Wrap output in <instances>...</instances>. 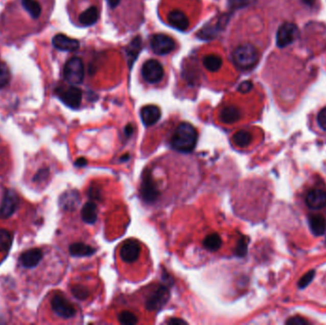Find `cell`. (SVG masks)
Masks as SVG:
<instances>
[{
	"label": "cell",
	"mask_w": 326,
	"mask_h": 325,
	"mask_svg": "<svg viewBox=\"0 0 326 325\" xmlns=\"http://www.w3.org/2000/svg\"><path fill=\"white\" fill-rule=\"evenodd\" d=\"M255 1V0H229V5L232 9L238 10V9H242V8L250 6Z\"/></svg>",
	"instance_id": "obj_34"
},
{
	"label": "cell",
	"mask_w": 326,
	"mask_h": 325,
	"mask_svg": "<svg viewBox=\"0 0 326 325\" xmlns=\"http://www.w3.org/2000/svg\"><path fill=\"white\" fill-rule=\"evenodd\" d=\"M86 164V160L84 158H79L77 161H76V165L77 166H84Z\"/></svg>",
	"instance_id": "obj_40"
},
{
	"label": "cell",
	"mask_w": 326,
	"mask_h": 325,
	"mask_svg": "<svg viewBox=\"0 0 326 325\" xmlns=\"http://www.w3.org/2000/svg\"><path fill=\"white\" fill-rule=\"evenodd\" d=\"M99 9L95 6H91L80 14L78 17V21L82 26H92L99 20Z\"/></svg>",
	"instance_id": "obj_20"
},
{
	"label": "cell",
	"mask_w": 326,
	"mask_h": 325,
	"mask_svg": "<svg viewBox=\"0 0 326 325\" xmlns=\"http://www.w3.org/2000/svg\"><path fill=\"white\" fill-rule=\"evenodd\" d=\"M315 271L311 270L309 271L308 273H306L305 276H301L300 280L298 281V287L299 289H304L307 285H309L310 283H312L314 277H315Z\"/></svg>",
	"instance_id": "obj_32"
},
{
	"label": "cell",
	"mask_w": 326,
	"mask_h": 325,
	"mask_svg": "<svg viewBox=\"0 0 326 325\" xmlns=\"http://www.w3.org/2000/svg\"><path fill=\"white\" fill-rule=\"evenodd\" d=\"M318 123L319 127L326 131V107L321 109L318 114Z\"/></svg>",
	"instance_id": "obj_37"
},
{
	"label": "cell",
	"mask_w": 326,
	"mask_h": 325,
	"mask_svg": "<svg viewBox=\"0 0 326 325\" xmlns=\"http://www.w3.org/2000/svg\"><path fill=\"white\" fill-rule=\"evenodd\" d=\"M203 247L210 252H216L222 246V239L219 234H210L202 241Z\"/></svg>",
	"instance_id": "obj_25"
},
{
	"label": "cell",
	"mask_w": 326,
	"mask_h": 325,
	"mask_svg": "<svg viewBox=\"0 0 326 325\" xmlns=\"http://www.w3.org/2000/svg\"><path fill=\"white\" fill-rule=\"evenodd\" d=\"M198 132L196 128L188 122L180 123L171 137L172 147L179 152H192L198 142Z\"/></svg>",
	"instance_id": "obj_1"
},
{
	"label": "cell",
	"mask_w": 326,
	"mask_h": 325,
	"mask_svg": "<svg viewBox=\"0 0 326 325\" xmlns=\"http://www.w3.org/2000/svg\"><path fill=\"white\" fill-rule=\"evenodd\" d=\"M220 121L225 124H233L235 122L240 121L241 119V111L238 107L233 105H228L220 111Z\"/></svg>",
	"instance_id": "obj_19"
},
{
	"label": "cell",
	"mask_w": 326,
	"mask_h": 325,
	"mask_svg": "<svg viewBox=\"0 0 326 325\" xmlns=\"http://www.w3.org/2000/svg\"><path fill=\"white\" fill-rule=\"evenodd\" d=\"M185 323L184 320H182V319H178V318H175V319H171L170 321H169V323Z\"/></svg>",
	"instance_id": "obj_42"
},
{
	"label": "cell",
	"mask_w": 326,
	"mask_h": 325,
	"mask_svg": "<svg viewBox=\"0 0 326 325\" xmlns=\"http://www.w3.org/2000/svg\"><path fill=\"white\" fill-rule=\"evenodd\" d=\"M51 306L54 312L60 318H74L77 314L75 306L61 294H57L53 297L51 300Z\"/></svg>",
	"instance_id": "obj_7"
},
{
	"label": "cell",
	"mask_w": 326,
	"mask_h": 325,
	"mask_svg": "<svg viewBox=\"0 0 326 325\" xmlns=\"http://www.w3.org/2000/svg\"><path fill=\"white\" fill-rule=\"evenodd\" d=\"M259 60V51L250 43L241 44L233 52L235 65L241 70H249L255 66Z\"/></svg>",
	"instance_id": "obj_2"
},
{
	"label": "cell",
	"mask_w": 326,
	"mask_h": 325,
	"mask_svg": "<svg viewBox=\"0 0 326 325\" xmlns=\"http://www.w3.org/2000/svg\"><path fill=\"white\" fill-rule=\"evenodd\" d=\"M305 201L310 209H322L326 206V192L321 189H314L307 194Z\"/></svg>",
	"instance_id": "obj_14"
},
{
	"label": "cell",
	"mask_w": 326,
	"mask_h": 325,
	"mask_svg": "<svg viewBox=\"0 0 326 325\" xmlns=\"http://www.w3.org/2000/svg\"><path fill=\"white\" fill-rule=\"evenodd\" d=\"M252 89H253V83L251 81H243V82H241L238 88L239 92H242V94L249 92Z\"/></svg>",
	"instance_id": "obj_38"
},
{
	"label": "cell",
	"mask_w": 326,
	"mask_h": 325,
	"mask_svg": "<svg viewBox=\"0 0 326 325\" xmlns=\"http://www.w3.org/2000/svg\"><path fill=\"white\" fill-rule=\"evenodd\" d=\"M19 205V198L14 190L5 192L2 203L0 205V218L9 219L14 215Z\"/></svg>",
	"instance_id": "obj_11"
},
{
	"label": "cell",
	"mask_w": 326,
	"mask_h": 325,
	"mask_svg": "<svg viewBox=\"0 0 326 325\" xmlns=\"http://www.w3.org/2000/svg\"><path fill=\"white\" fill-rule=\"evenodd\" d=\"M49 174H50V170L48 168H42V169L39 170L35 177L33 178V180L35 182H42L44 180L47 179V177H49Z\"/></svg>",
	"instance_id": "obj_35"
},
{
	"label": "cell",
	"mask_w": 326,
	"mask_h": 325,
	"mask_svg": "<svg viewBox=\"0 0 326 325\" xmlns=\"http://www.w3.org/2000/svg\"><path fill=\"white\" fill-rule=\"evenodd\" d=\"M72 293L75 297L78 298V299H86L88 296H89V291L87 288H85L84 286H80V285H77V286H74L72 288Z\"/></svg>",
	"instance_id": "obj_33"
},
{
	"label": "cell",
	"mask_w": 326,
	"mask_h": 325,
	"mask_svg": "<svg viewBox=\"0 0 326 325\" xmlns=\"http://www.w3.org/2000/svg\"><path fill=\"white\" fill-rule=\"evenodd\" d=\"M169 298L168 288L159 285L156 289L153 290L146 299V307L148 310L156 311L159 310Z\"/></svg>",
	"instance_id": "obj_9"
},
{
	"label": "cell",
	"mask_w": 326,
	"mask_h": 325,
	"mask_svg": "<svg viewBox=\"0 0 326 325\" xmlns=\"http://www.w3.org/2000/svg\"><path fill=\"white\" fill-rule=\"evenodd\" d=\"M106 1L108 5L112 9L117 7L120 4V2H121V0H106Z\"/></svg>",
	"instance_id": "obj_39"
},
{
	"label": "cell",
	"mask_w": 326,
	"mask_h": 325,
	"mask_svg": "<svg viewBox=\"0 0 326 325\" xmlns=\"http://www.w3.org/2000/svg\"><path fill=\"white\" fill-rule=\"evenodd\" d=\"M301 1L307 6H313L315 4V2H316V0H301Z\"/></svg>",
	"instance_id": "obj_41"
},
{
	"label": "cell",
	"mask_w": 326,
	"mask_h": 325,
	"mask_svg": "<svg viewBox=\"0 0 326 325\" xmlns=\"http://www.w3.org/2000/svg\"><path fill=\"white\" fill-rule=\"evenodd\" d=\"M285 323L287 325H307L308 321L300 317H292L289 319H287Z\"/></svg>",
	"instance_id": "obj_36"
},
{
	"label": "cell",
	"mask_w": 326,
	"mask_h": 325,
	"mask_svg": "<svg viewBox=\"0 0 326 325\" xmlns=\"http://www.w3.org/2000/svg\"><path fill=\"white\" fill-rule=\"evenodd\" d=\"M22 6L33 19H37L42 12L41 5L36 0H21Z\"/></svg>",
	"instance_id": "obj_26"
},
{
	"label": "cell",
	"mask_w": 326,
	"mask_h": 325,
	"mask_svg": "<svg viewBox=\"0 0 326 325\" xmlns=\"http://www.w3.org/2000/svg\"><path fill=\"white\" fill-rule=\"evenodd\" d=\"M118 319L121 324H135L138 322V318H136L135 314L133 312L126 310L121 312L118 315Z\"/></svg>",
	"instance_id": "obj_30"
},
{
	"label": "cell",
	"mask_w": 326,
	"mask_h": 325,
	"mask_svg": "<svg viewBox=\"0 0 326 325\" xmlns=\"http://www.w3.org/2000/svg\"><path fill=\"white\" fill-rule=\"evenodd\" d=\"M203 65L208 71H219L222 66V58L218 55L206 56L203 59Z\"/></svg>",
	"instance_id": "obj_28"
},
{
	"label": "cell",
	"mask_w": 326,
	"mask_h": 325,
	"mask_svg": "<svg viewBox=\"0 0 326 325\" xmlns=\"http://www.w3.org/2000/svg\"><path fill=\"white\" fill-rule=\"evenodd\" d=\"M298 29L293 23H284L276 33V45L280 48H285L298 39Z\"/></svg>",
	"instance_id": "obj_8"
},
{
	"label": "cell",
	"mask_w": 326,
	"mask_h": 325,
	"mask_svg": "<svg viewBox=\"0 0 326 325\" xmlns=\"http://www.w3.org/2000/svg\"><path fill=\"white\" fill-rule=\"evenodd\" d=\"M81 219L88 224H94L96 222L98 219V207L95 201H89L83 206L81 210Z\"/></svg>",
	"instance_id": "obj_22"
},
{
	"label": "cell",
	"mask_w": 326,
	"mask_h": 325,
	"mask_svg": "<svg viewBox=\"0 0 326 325\" xmlns=\"http://www.w3.org/2000/svg\"><path fill=\"white\" fill-rule=\"evenodd\" d=\"M226 17L222 16L220 18H218L216 22L208 23L201 30H199L197 36L199 38L203 40H211L214 39L216 36H218L220 31H222L224 28V24H226Z\"/></svg>",
	"instance_id": "obj_12"
},
{
	"label": "cell",
	"mask_w": 326,
	"mask_h": 325,
	"mask_svg": "<svg viewBox=\"0 0 326 325\" xmlns=\"http://www.w3.org/2000/svg\"><path fill=\"white\" fill-rule=\"evenodd\" d=\"M13 243V235L6 229H0V252H7Z\"/></svg>",
	"instance_id": "obj_29"
},
{
	"label": "cell",
	"mask_w": 326,
	"mask_h": 325,
	"mask_svg": "<svg viewBox=\"0 0 326 325\" xmlns=\"http://www.w3.org/2000/svg\"><path fill=\"white\" fill-rule=\"evenodd\" d=\"M142 122L145 126H153L159 121L161 117V111L156 105H146L141 111Z\"/></svg>",
	"instance_id": "obj_17"
},
{
	"label": "cell",
	"mask_w": 326,
	"mask_h": 325,
	"mask_svg": "<svg viewBox=\"0 0 326 325\" xmlns=\"http://www.w3.org/2000/svg\"><path fill=\"white\" fill-rule=\"evenodd\" d=\"M142 49V39L141 36H135V38L129 43L126 47V55L129 67L135 63V59L138 57V54Z\"/></svg>",
	"instance_id": "obj_18"
},
{
	"label": "cell",
	"mask_w": 326,
	"mask_h": 325,
	"mask_svg": "<svg viewBox=\"0 0 326 325\" xmlns=\"http://www.w3.org/2000/svg\"><path fill=\"white\" fill-rule=\"evenodd\" d=\"M252 138H253V136L250 132L246 131V130H240L233 135L232 142L236 146H238L240 148H244L251 143Z\"/></svg>",
	"instance_id": "obj_27"
},
{
	"label": "cell",
	"mask_w": 326,
	"mask_h": 325,
	"mask_svg": "<svg viewBox=\"0 0 326 325\" xmlns=\"http://www.w3.org/2000/svg\"><path fill=\"white\" fill-rule=\"evenodd\" d=\"M79 201V196L78 193L75 190L67 191L64 193L60 198V206L62 207L63 210L66 211H71L75 208H77Z\"/></svg>",
	"instance_id": "obj_21"
},
{
	"label": "cell",
	"mask_w": 326,
	"mask_h": 325,
	"mask_svg": "<svg viewBox=\"0 0 326 325\" xmlns=\"http://www.w3.org/2000/svg\"><path fill=\"white\" fill-rule=\"evenodd\" d=\"M70 254L74 257H87V256H91L95 253V248L92 246L82 243V242H77V243H73L69 247Z\"/></svg>",
	"instance_id": "obj_24"
},
{
	"label": "cell",
	"mask_w": 326,
	"mask_h": 325,
	"mask_svg": "<svg viewBox=\"0 0 326 325\" xmlns=\"http://www.w3.org/2000/svg\"><path fill=\"white\" fill-rule=\"evenodd\" d=\"M43 258V252L40 249L34 248L24 252L19 257V263L24 268H34L41 262Z\"/></svg>",
	"instance_id": "obj_13"
},
{
	"label": "cell",
	"mask_w": 326,
	"mask_h": 325,
	"mask_svg": "<svg viewBox=\"0 0 326 325\" xmlns=\"http://www.w3.org/2000/svg\"><path fill=\"white\" fill-rule=\"evenodd\" d=\"M309 225L315 236H322L326 231V220L320 215L309 216Z\"/></svg>",
	"instance_id": "obj_23"
},
{
	"label": "cell",
	"mask_w": 326,
	"mask_h": 325,
	"mask_svg": "<svg viewBox=\"0 0 326 325\" xmlns=\"http://www.w3.org/2000/svg\"><path fill=\"white\" fill-rule=\"evenodd\" d=\"M168 22L173 28L180 32H184L189 28L190 22L187 15L180 10H174L168 14Z\"/></svg>",
	"instance_id": "obj_16"
},
{
	"label": "cell",
	"mask_w": 326,
	"mask_h": 325,
	"mask_svg": "<svg viewBox=\"0 0 326 325\" xmlns=\"http://www.w3.org/2000/svg\"><path fill=\"white\" fill-rule=\"evenodd\" d=\"M53 45L55 48L63 52H74L79 48V42L77 39L62 34H58L53 37Z\"/></svg>",
	"instance_id": "obj_15"
},
{
	"label": "cell",
	"mask_w": 326,
	"mask_h": 325,
	"mask_svg": "<svg viewBox=\"0 0 326 325\" xmlns=\"http://www.w3.org/2000/svg\"><path fill=\"white\" fill-rule=\"evenodd\" d=\"M58 98L66 106L72 109H77L80 106L82 101V91L75 85H72L66 89L58 91Z\"/></svg>",
	"instance_id": "obj_10"
},
{
	"label": "cell",
	"mask_w": 326,
	"mask_h": 325,
	"mask_svg": "<svg viewBox=\"0 0 326 325\" xmlns=\"http://www.w3.org/2000/svg\"><path fill=\"white\" fill-rule=\"evenodd\" d=\"M150 46L156 55L165 56L176 49V42L170 36L164 34H156L151 36Z\"/></svg>",
	"instance_id": "obj_5"
},
{
	"label": "cell",
	"mask_w": 326,
	"mask_h": 325,
	"mask_svg": "<svg viewBox=\"0 0 326 325\" xmlns=\"http://www.w3.org/2000/svg\"><path fill=\"white\" fill-rule=\"evenodd\" d=\"M142 75L143 79L150 84H156L164 76L162 65L156 59H150L142 65Z\"/></svg>",
	"instance_id": "obj_6"
},
{
	"label": "cell",
	"mask_w": 326,
	"mask_h": 325,
	"mask_svg": "<svg viewBox=\"0 0 326 325\" xmlns=\"http://www.w3.org/2000/svg\"><path fill=\"white\" fill-rule=\"evenodd\" d=\"M142 254V244L136 240H127L121 244L120 248V258L123 263L133 264L136 262Z\"/></svg>",
	"instance_id": "obj_4"
},
{
	"label": "cell",
	"mask_w": 326,
	"mask_h": 325,
	"mask_svg": "<svg viewBox=\"0 0 326 325\" xmlns=\"http://www.w3.org/2000/svg\"><path fill=\"white\" fill-rule=\"evenodd\" d=\"M11 73L7 65L3 62H0V89L5 87L10 82Z\"/></svg>",
	"instance_id": "obj_31"
},
{
	"label": "cell",
	"mask_w": 326,
	"mask_h": 325,
	"mask_svg": "<svg viewBox=\"0 0 326 325\" xmlns=\"http://www.w3.org/2000/svg\"><path fill=\"white\" fill-rule=\"evenodd\" d=\"M64 78L71 85H79L84 79V64L79 57H72L64 67Z\"/></svg>",
	"instance_id": "obj_3"
}]
</instances>
